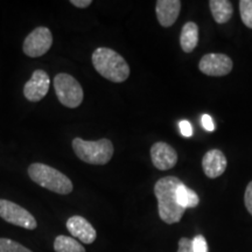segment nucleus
<instances>
[{"mask_svg":"<svg viewBox=\"0 0 252 252\" xmlns=\"http://www.w3.org/2000/svg\"><path fill=\"white\" fill-rule=\"evenodd\" d=\"M184 184L176 176H165L154 186V194L158 200L159 216L167 224L180 222L186 212L178 202L176 191L178 187Z\"/></svg>","mask_w":252,"mask_h":252,"instance_id":"nucleus-1","label":"nucleus"},{"mask_svg":"<svg viewBox=\"0 0 252 252\" xmlns=\"http://www.w3.org/2000/svg\"><path fill=\"white\" fill-rule=\"evenodd\" d=\"M91 60L97 72L113 83H122L130 76V67L127 62L113 49L105 47L97 48L93 53Z\"/></svg>","mask_w":252,"mask_h":252,"instance_id":"nucleus-2","label":"nucleus"},{"mask_svg":"<svg viewBox=\"0 0 252 252\" xmlns=\"http://www.w3.org/2000/svg\"><path fill=\"white\" fill-rule=\"evenodd\" d=\"M28 175L36 185L56 194L68 195L72 191L70 179L46 163H32L28 167Z\"/></svg>","mask_w":252,"mask_h":252,"instance_id":"nucleus-3","label":"nucleus"},{"mask_svg":"<svg viewBox=\"0 0 252 252\" xmlns=\"http://www.w3.org/2000/svg\"><path fill=\"white\" fill-rule=\"evenodd\" d=\"M72 149L78 159L90 165H106L113 156V145L109 139L88 141L75 138Z\"/></svg>","mask_w":252,"mask_h":252,"instance_id":"nucleus-4","label":"nucleus"},{"mask_svg":"<svg viewBox=\"0 0 252 252\" xmlns=\"http://www.w3.org/2000/svg\"><path fill=\"white\" fill-rule=\"evenodd\" d=\"M54 88L60 103L65 108H78L83 102V89L71 75L65 72H60L56 75L54 78Z\"/></svg>","mask_w":252,"mask_h":252,"instance_id":"nucleus-5","label":"nucleus"},{"mask_svg":"<svg viewBox=\"0 0 252 252\" xmlns=\"http://www.w3.org/2000/svg\"><path fill=\"white\" fill-rule=\"evenodd\" d=\"M0 217L11 224L27 230L36 229L37 223L30 212L8 200H0Z\"/></svg>","mask_w":252,"mask_h":252,"instance_id":"nucleus-6","label":"nucleus"},{"mask_svg":"<svg viewBox=\"0 0 252 252\" xmlns=\"http://www.w3.org/2000/svg\"><path fill=\"white\" fill-rule=\"evenodd\" d=\"M53 45V34L47 27H36L24 41V53L30 58L45 55Z\"/></svg>","mask_w":252,"mask_h":252,"instance_id":"nucleus-7","label":"nucleus"},{"mask_svg":"<svg viewBox=\"0 0 252 252\" xmlns=\"http://www.w3.org/2000/svg\"><path fill=\"white\" fill-rule=\"evenodd\" d=\"M198 68L208 76H225L232 70V61L228 55L212 53L201 59Z\"/></svg>","mask_w":252,"mask_h":252,"instance_id":"nucleus-8","label":"nucleus"},{"mask_svg":"<svg viewBox=\"0 0 252 252\" xmlns=\"http://www.w3.org/2000/svg\"><path fill=\"white\" fill-rule=\"evenodd\" d=\"M50 80L45 70L37 69L24 87V94L30 102H40L48 94Z\"/></svg>","mask_w":252,"mask_h":252,"instance_id":"nucleus-9","label":"nucleus"},{"mask_svg":"<svg viewBox=\"0 0 252 252\" xmlns=\"http://www.w3.org/2000/svg\"><path fill=\"white\" fill-rule=\"evenodd\" d=\"M151 159L156 168L159 171L171 169L178 162V153L171 145L162 143H156L151 149Z\"/></svg>","mask_w":252,"mask_h":252,"instance_id":"nucleus-10","label":"nucleus"},{"mask_svg":"<svg viewBox=\"0 0 252 252\" xmlns=\"http://www.w3.org/2000/svg\"><path fill=\"white\" fill-rule=\"evenodd\" d=\"M67 229L72 238L84 244H93L96 241L97 232L89 220L82 216H71L67 220Z\"/></svg>","mask_w":252,"mask_h":252,"instance_id":"nucleus-11","label":"nucleus"},{"mask_svg":"<svg viewBox=\"0 0 252 252\" xmlns=\"http://www.w3.org/2000/svg\"><path fill=\"white\" fill-rule=\"evenodd\" d=\"M180 9L181 1L179 0H159L156 5L158 21L162 27L173 26L178 20Z\"/></svg>","mask_w":252,"mask_h":252,"instance_id":"nucleus-12","label":"nucleus"},{"mask_svg":"<svg viewBox=\"0 0 252 252\" xmlns=\"http://www.w3.org/2000/svg\"><path fill=\"white\" fill-rule=\"evenodd\" d=\"M203 172L208 178L216 179L225 172L226 158L220 150H212L204 154L202 159Z\"/></svg>","mask_w":252,"mask_h":252,"instance_id":"nucleus-13","label":"nucleus"},{"mask_svg":"<svg viewBox=\"0 0 252 252\" xmlns=\"http://www.w3.org/2000/svg\"><path fill=\"white\" fill-rule=\"evenodd\" d=\"M209 7L217 24L228 23L234 13V8L229 0H210Z\"/></svg>","mask_w":252,"mask_h":252,"instance_id":"nucleus-14","label":"nucleus"},{"mask_svg":"<svg viewBox=\"0 0 252 252\" xmlns=\"http://www.w3.org/2000/svg\"><path fill=\"white\" fill-rule=\"evenodd\" d=\"M198 42V27L195 23L185 24L181 30L180 35V45L181 48L186 53H190L196 48Z\"/></svg>","mask_w":252,"mask_h":252,"instance_id":"nucleus-15","label":"nucleus"},{"mask_svg":"<svg viewBox=\"0 0 252 252\" xmlns=\"http://www.w3.org/2000/svg\"><path fill=\"white\" fill-rule=\"evenodd\" d=\"M176 197H178V202L184 209L187 208H195L200 203V198L198 195L188 188L185 184H181L178 187V191H176Z\"/></svg>","mask_w":252,"mask_h":252,"instance_id":"nucleus-16","label":"nucleus"},{"mask_svg":"<svg viewBox=\"0 0 252 252\" xmlns=\"http://www.w3.org/2000/svg\"><path fill=\"white\" fill-rule=\"evenodd\" d=\"M54 250L55 252H86V249L77 239L64 235H60L55 238Z\"/></svg>","mask_w":252,"mask_h":252,"instance_id":"nucleus-17","label":"nucleus"},{"mask_svg":"<svg viewBox=\"0 0 252 252\" xmlns=\"http://www.w3.org/2000/svg\"><path fill=\"white\" fill-rule=\"evenodd\" d=\"M239 12H241L243 24L252 30V0H241L239 1Z\"/></svg>","mask_w":252,"mask_h":252,"instance_id":"nucleus-18","label":"nucleus"},{"mask_svg":"<svg viewBox=\"0 0 252 252\" xmlns=\"http://www.w3.org/2000/svg\"><path fill=\"white\" fill-rule=\"evenodd\" d=\"M0 252H33L18 242L8 238H0Z\"/></svg>","mask_w":252,"mask_h":252,"instance_id":"nucleus-19","label":"nucleus"},{"mask_svg":"<svg viewBox=\"0 0 252 252\" xmlns=\"http://www.w3.org/2000/svg\"><path fill=\"white\" fill-rule=\"evenodd\" d=\"M194 252H208V244L202 235H197L193 238Z\"/></svg>","mask_w":252,"mask_h":252,"instance_id":"nucleus-20","label":"nucleus"},{"mask_svg":"<svg viewBox=\"0 0 252 252\" xmlns=\"http://www.w3.org/2000/svg\"><path fill=\"white\" fill-rule=\"evenodd\" d=\"M178 252H194L193 239L182 237L180 241H179Z\"/></svg>","mask_w":252,"mask_h":252,"instance_id":"nucleus-21","label":"nucleus"},{"mask_svg":"<svg viewBox=\"0 0 252 252\" xmlns=\"http://www.w3.org/2000/svg\"><path fill=\"white\" fill-rule=\"evenodd\" d=\"M244 202H245V207H247L248 212L252 215V181L249 182L248 187L245 189Z\"/></svg>","mask_w":252,"mask_h":252,"instance_id":"nucleus-22","label":"nucleus"},{"mask_svg":"<svg viewBox=\"0 0 252 252\" xmlns=\"http://www.w3.org/2000/svg\"><path fill=\"white\" fill-rule=\"evenodd\" d=\"M179 128H180L181 134L186 138H189L193 135V127L188 121H181L179 123Z\"/></svg>","mask_w":252,"mask_h":252,"instance_id":"nucleus-23","label":"nucleus"},{"mask_svg":"<svg viewBox=\"0 0 252 252\" xmlns=\"http://www.w3.org/2000/svg\"><path fill=\"white\" fill-rule=\"evenodd\" d=\"M201 123H202L203 128L206 131H209V132L215 131V124H214L213 118L210 117L209 115H203L202 118H201Z\"/></svg>","mask_w":252,"mask_h":252,"instance_id":"nucleus-24","label":"nucleus"},{"mask_svg":"<svg viewBox=\"0 0 252 252\" xmlns=\"http://www.w3.org/2000/svg\"><path fill=\"white\" fill-rule=\"evenodd\" d=\"M70 4L78 8H87L93 4V1H91V0H71Z\"/></svg>","mask_w":252,"mask_h":252,"instance_id":"nucleus-25","label":"nucleus"}]
</instances>
